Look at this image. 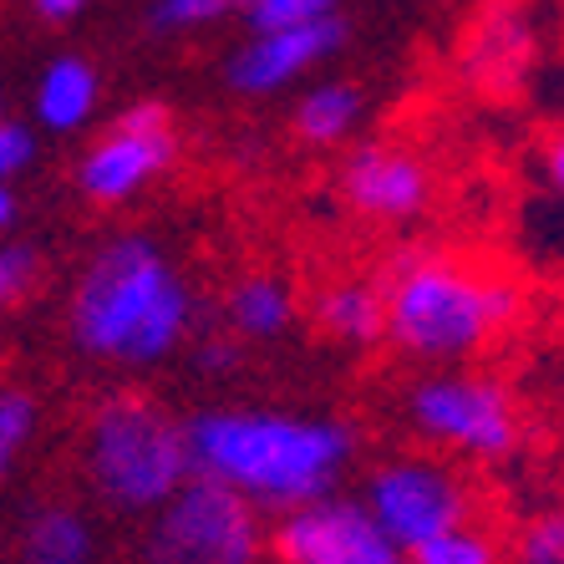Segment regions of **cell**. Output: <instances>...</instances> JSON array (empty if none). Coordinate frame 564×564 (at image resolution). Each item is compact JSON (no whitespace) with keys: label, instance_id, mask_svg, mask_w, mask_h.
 <instances>
[{"label":"cell","instance_id":"6da1fadb","mask_svg":"<svg viewBox=\"0 0 564 564\" xmlns=\"http://www.w3.org/2000/svg\"><path fill=\"white\" fill-rule=\"evenodd\" d=\"M194 321V285L148 235H112L97 245L66 295L72 346L112 367H163L188 341Z\"/></svg>","mask_w":564,"mask_h":564},{"label":"cell","instance_id":"7a4b0ae2","mask_svg":"<svg viewBox=\"0 0 564 564\" xmlns=\"http://www.w3.org/2000/svg\"><path fill=\"white\" fill-rule=\"evenodd\" d=\"M194 468L239 488L260 513H295L330 499L356 437L336 417H295L280 408H204L188 417Z\"/></svg>","mask_w":564,"mask_h":564},{"label":"cell","instance_id":"3957f363","mask_svg":"<svg viewBox=\"0 0 564 564\" xmlns=\"http://www.w3.org/2000/svg\"><path fill=\"white\" fill-rule=\"evenodd\" d=\"M387 341L417 361H463L519 321V290L447 254H402L387 270Z\"/></svg>","mask_w":564,"mask_h":564},{"label":"cell","instance_id":"277c9868","mask_svg":"<svg viewBox=\"0 0 564 564\" xmlns=\"http://www.w3.org/2000/svg\"><path fill=\"white\" fill-rule=\"evenodd\" d=\"M82 463L97 499L118 513H158L198 473L188 422L143 392H112L97 402L82 437Z\"/></svg>","mask_w":564,"mask_h":564},{"label":"cell","instance_id":"5b68a950","mask_svg":"<svg viewBox=\"0 0 564 564\" xmlns=\"http://www.w3.org/2000/svg\"><path fill=\"white\" fill-rule=\"evenodd\" d=\"M264 554V529L239 488L194 473L143 534V564H254Z\"/></svg>","mask_w":564,"mask_h":564},{"label":"cell","instance_id":"8992f818","mask_svg":"<svg viewBox=\"0 0 564 564\" xmlns=\"http://www.w3.org/2000/svg\"><path fill=\"white\" fill-rule=\"evenodd\" d=\"M408 417L427 443L468 453V458H503L519 443V412L509 392L488 377L437 371L408 392Z\"/></svg>","mask_w":564,"mask_h":564},{"label":"cell","instance_id":"52a82bcc","mask_svg":"<svg viewBox=\"0 0 564 564\" xmlns=\"http://www.w3.org/2000/svg\"><path fill=\"white\" fill-rule=\"evenodd\" d=\"M361 503L408 560L422 544H433L437 534L468 524L463 478L437 458H387L381 468H371Z\"/></svg>","mask_w":564,"mask_h":564},{"label":"cell","instance_id":"ba28073f","mask_svg":"<svg viewBox=\"0 0 564 564\" xmlns=\"http://www.w3.org/2000/svg\"><path fill=\"white\" fill-rule=\"evenodd\" d=\"M173 158H178V138H173L169 112L158 102H132L82 153L77 188L102 209H118V204L143 194L153 178H163L173 169Z\"/></svg>","mask_w":564,"mask_h":564},{"label":"cell","instance_id":"9c48e42d","mask_svg":"<svg viewBox=\"0 0 564 564\" xmlns=\"http://www.w3.org/2000/svg\"><path fill=\"white\" fill-rule=\"evenodd\" d=\"M280 564H412L392 534L371 519L361 499H315L295 513H280L270 539Z\"/></svg>","mask_w":564,"mask_h":564},{"label":"cell","instance_id":"30bf717a","mask_svg":"<svg viewBox=\"0 0 564 564\" xmlns=\"http://www.w3.org/2000/svg\"><path fill=\"white\" fill-rule=\"evenodd\" d=\"M346 26L321 21V26H290V31H250V41H239L229 62H224V82L245 97H275L290 82H301L321 62L341 52Z\"/></svg>","mask_w":564,"mask_h":564},{"label":"cell","instance_id":"8fae6325","mask_svg":"<svg viewBox=\"0 0 564 564\" xmlns=\"http://www.w3.org/2000/svg\"><path fill=\"white\" fill-rule=\"evenodd\" d=\"M341 198L377 224H408L427 209L433 178L417 153L397 143H361L341 163Z\"/></svg>","mask_w":564,"mask_h":564},{"label":"cell","instance_id":"7c38bea8","mask_svg":"<svg viewBox=\"0 0 564 564\" xmlns=\"http://www.w3.org/2000/svg\"><path fill=\"white\" fill-rule=\"evenodd\" d=\"M97 97H102V77L87 56H52L31 87V122L41 132H77L97 112Z\"/></svg>","mask_w":564,"mask_h":564},{"label":"cell","instance_id":"4fadbf2b","mask_svg":"<svg viewBox=\"0 0 564 564\" xmlns=\"http://www.w3.org/2000/svg\"><path fill=\"white\" fill-rule=\"evenodd\" d=\"M224 321L239 341H275L295 326V295L280 275H245L224 301Z\"/></svg>","mask_w":564,"mask_h":564},{"label":"cell","instance_id":"5bb4252c","mask_svg":"<svg viewBox=\"0 0 564 564\" xmlns=\"http://www.w3.org/2000/svg\"><path fill=\"white\" fill-rule=\"evenodd\" d=\"M315 321L330 341L371 346L387 336V290L371 285V280H341L315 301Z\"/></svg>","mask_w":564,"mask_h":564},{"label":"cell","instance_id":"9a60e30c","mask_svg":"<svg viewBox=\"0 0 564 564\" xmlns=\"http://www.w3.org/2000/svg\"><path fill=\"white\" fill-rule=\"evenodd\" d=\"M26 564H87L93 560V524L72 503H41L21 524Z\"/></svg>","mask_w":564,"mask_h":564},{"label":"cell","instance_id":"2e32d148","mask_svg":"<svg viewBox=\"0 0 564 564\" xmlns=\"http://www.w3.org/2000/svg\"><path fill=\"white\" fill-rule=\"evenodd\" d=\"M361 112H367L361 87H351V82H341V77H326L301 93V102H295V132L315 148L346 143L356 132V122H361Z\"/></svg>","mask_w":564,"mask_h":564},{"label":"cell","instance_id":"e0dca14e","mask_svg":"<svg viewBox=\"0 0 564 564\" xmlns=\"http://www.w3.org/2000/svg\"><path fill=\"white\" fill-rule=\"evenodd\" d=\"M239 11L250 15V31H290V26H321L341 15V0H245Z\"/></svg>","mask_w":564,"mask_h":564},{"label":"cell","instance_id":"ac0fdd59","mask_svg":"<svg viewBox=\"0 0 564 564\" xmlns=\"http://www.w3.org/2000/svg\"><path fill=\"white\" fill-rule=\"evenodd\" d=\"M412 564H503V554L484 529L458 524V529H447V534H437L433 544H422L412 554Z\"/></svg>","mask_w":564,"mask_h":564},{"label":"cell","instance_id":"d6986e66","mask_svg":"<svg viewBox=\"0 0 564 564\" xmlns=\"http://www.w3.org/2000/svg\"><path fill=\"white\" fill-rule=\"evenodd\" d=\"M36 427H41L36 397L21 392V387H6V397H0V463L6 468H15V458L31 447Z\"/></svg>","mask_w":564,"mask_h":564},{"label":"cell","instance_id":"ffe728a7","mask_svg":"<svg viewBox=\"0 0 564 564\" xmlns=\"http://www.w3.org/2000/svg\"><path fill=\"white\" fill-rule=\"evenodd\" d=\"M36 280H41V254H36V245H26V239H6L0 245V301L6 305H21L36 290Z\"/></svg>","mask_w":564,"mask_h":564},{"label":"cell","instance_id":"44dd1931","mask_svg":"<svg viewBox=\"0 0 564 564\" xmlns=\"http://www.w3.org/2000/svg\"><path fill=\"white\" fill-rule=\"evenodd\" d=\"M41 153V128L26 118H6L0 122V184H15L26 178L31 163Z\"/></svg>","mask_w":564,"mask_h":564},{"label":"cell","instance_id":"7402d4cb","mask_svg":"<svg viewBox=\"0 0 564 564\" xmlns=\"http://www.w3.org/2000/svg\"><path fill=\"white\" fill-rule=\"evenodd\" d=\"M519 564H564V509L529 519L519 534Z\"/></svg>","mask_w":564,"mask_h":564},{"label":"cell","instance_id":"603a6c76","mask_svg":"<svg viewBox=\"0 0 564 564\" xmlns=\"http://www.w3.org/2000/svg\"><path fill=\"white\" fill-rule=\"evenodd\" d=\"M235 6H239V0H153L148 21H153L158 31H194V26L219 21V15L235 11Z\"/></svg>","mask_w":564,"mask_h":564},{"label":"cell","instance_id":"cb8c5ba5","mask_svg":"<svg viewBox=\"0 0 564 564\" xmlns=\"http://www.w3.org/2000/svg\"><path fill=\"white\" fill-rule=\"evenodd\" d=\"M194 367L204 377H229L239 367V336H204L194 346Z\"/></svg>","mask_w":564,"mask_h":564},{"label":"cell","instance_id":"d4e9b609","mask_svg":"<svg viewBox=\"0 0 564 564\" xmlns=\"http://www.w3.org/2000/svg\"><path fill=\"white\" fill-rule=\"evenodd\" d=\"M87 6H93V0H31L36 21H46V26H66V21H77Z\"/></svg>","mask_w":564,"mask_h":564},{"label":"cell","instance_id":"484cf974","mask_svg":"<svg viewBox=\"0 0 564 564\" xmlns=\"http://www.w3.org/2000/svg\"><path fill=\"white\" fill-rule=\"evenodd\" d=\"M544 178H550V188L564 198V122L554 128L550 143H544Z\"/></svg>","mask_w":564,"mask_h":564},{"label":"cell","instance_id":"4316f807","mask_svg":"<svg viewBox=\"0 0 564 564\" xmlns=\"http://www.w3.org/2000/svg\"><path fill=\"white\" fill-rule=\"evenodd\" d=\"M15 224H21V194H15V184H0V229H6V239L15 235Z\"/></svg>","mask_w":564,"mask_h":564},{"label":"cell","instance_id":"83f0119b","mask_svg":"<svg viewBox=\"0 0 564 564\" xmlns=\"http://www.w3.org/2000/svg\"><path fill=\"white\" fill-rule=\"evenodd\" d=\"M239 6H245V0H239Z\"/></svg>","mask_w":564,"mask_h":564}]
</instances>
